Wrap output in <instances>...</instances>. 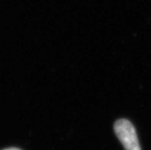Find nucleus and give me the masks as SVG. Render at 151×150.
I'll use <instances>...</instances> for the list:
<instances>
[{"instance_id": "obj_2", "label": "nucleus", "mask_w": 151, "mask_h": 150, "mask_svg": "<svg viewBox=\"0 0 151 150\" xmlns=\"http://www.w3.org/2000/svg\"><path fill=\"white\" fill-rule=\"evenodd\" d=\"M3 150H21V149H19L18 148H8V149H5Z\"/></svg>"}, {"instance_id": "obj_1", "label": "nucleus", "mask_w": 151, "mask_h": 150, "mask_svg": "<svg viewBox=\"0 0 151 150\" xmlns=\"http://www.w3.org/2000/svg\"><path fill=\"white\" fill-rule=\"evenodd\" d=\"M114 129L125 150H141L136 129L129 120L126 119L117 120Z\"/></svg>"}]
</instances>
